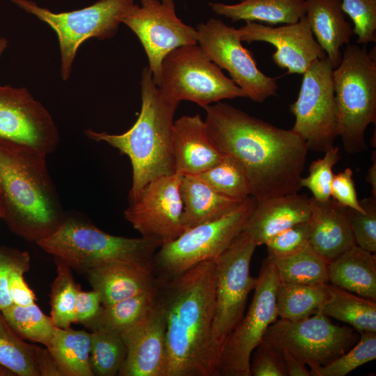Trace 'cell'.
Listing matches in <instances>:
<instances>
[{
	"label": "cell",
	"instance_id": "obj_1",
	"mask_svg": "<svg viewBox=\"0 0 376 376\" xmlns=\"http://www.w3.org/2000/svg\"><path fill=\"white\" fill-rule=\"evenodd\" d=\"M204 109L210 139L242 163L251 196L260 201L299 191L309 150L301 137L225 102Z\"/></svg>",
	"mask_w": 376,
	"mask_h": 376
},
{
	"label": "cell",
	"instance_id": "obj_2",
	"mask_svg": "<svg viewBox=\"0 0 376 376\" xmlns=\"http://www.w3.org/2000/svg\"><path fill=\"white\" fill-rule=\"evenodd\" d=\"M158 289L166 317V376H218L222 345L212 331L214 260L158 281Z\"/></svg>",
	"mask_w": 376,
	"mask_h": 376
},
{
	"label": "cell",
	"instance_id": "obj_3",
	"mask_svg": "<svg viewBox=\"0 0 376 376\" xmlns=\"http://www.w3.org/2000/svg\"><path fill=\"white\" fill-rule=\"evenodd\" d=\"M46 155L0 144V203L10 230L29 242L53 233L65 213L51 178Z\"/></svg>",
	"mask_w": 376,
	"mask_h": 376
},
{
	"label": "cell",
	"instance_id": "obj_4",
	"mask_svg": "<svg viewBox=\"0 0 376 376\" xmlns=\"http://www.w3.org/2000/svg\"><path fill=\"white\" fill-rule=\"evenodd\" d=\"M141 86V111L130 129L120 134L91 129L84 131L88 138L104 141L129 157L132 168L130 203L136 201L152 180L175 173L171 135L174 115L180 103L162 94L148 66L142 70Z\"/></svg>",
	"mask_w": 376,
	"mask_h": 376
},
{
	"label": "cell",
	"instance_id": "obj_5",
	"mask_svg": "<svg viewBox=\"0 0 376 376\" xmlns=\"http://www.w3.org/2000/svg\"><path fill=\"white\" fill-rule=\"evenodd\" d=\"M43 251L79 271L109 264H124L152 273L157 240L116 236L81 216L67 215L49 236L36 242Z\"/></svg>",
	"mask_w": 376,
	"mask_h": 376
},
{
	"label": "cell",
	"instance_id": "obj_6",
	"mask_svg": "<svg viewBox=\"0 0 376 376\" xmlns=\"http://www.w3.org/2000/svg\"><path fill=\"white\" fill-rule=\"evenodd\" d=\"M338 136L349 154L366 149L364 134L376 121V48L348 44L333 70Z\"/></svg>",
	"mask_w": 376,
	"mask_h": 376
},
{
	"label": "cell",
	"instance_id": "obj_7",
	"mask_svg": "<svg viewBox=\"0 0 376 376\" xmlns=\"http://www.w3.org/2000/svg\"><path fill=\"white\" fill-rule=\"evenodd\" d=\"M256 201L250 196L224 216L189 228L162 244L153 258L155 279L169 281L201 263L215 260L243 230Z\"/></svg>",
	"mask_w": 376,
	"mask_h": 376
},
{
	"label": "cell",
	"instance_id": "obj_8",
	"mask_svg": "<svg viewBox=\"0 0 376 376\" xmlns=\"http://www.w3.org/2000/svg\"><path fill=\"white\" fill-rule=\"evenodd\" d=\"M10 1L56 32L61 52V75L67 81L80 45L91 38H113L134 0H99L84 8L63 13H54L32 0Z\"/></svg>",
	"mask_w": 376,
	"mask_h": 376
},
{
	"label": "cell",
	"instance_id": "obj_9",
	"mask_svg": "<svg viewBox=\"0 0 376 376\" xmlns=\"http://www.w3.org/2000/svg\"><path fill=\"white\" fill-rule=\"evenodd\" d=\"M158 87L169 100H189L203 108L225 99L246 97L198 44L181 46L165 56Z\"/></svg>",
	"mask_w": 376,
	"mask_h": 376
},
{
	"label": "cell",
	"instance_id": "obj_10",
	"mask_svg": "<svg viewBox=\"0 0 376 376\" xmlns=\"http://www.w3.org/2000/svg\"><path fill=\"white\" fill-rule=\"evenodd\" d=\"M333 70L327 57L312 63L302 74L297 99L290 105L295 118L291 130L315 152H324L334 147L338 136Z\"/></svg>",
	"mask_w": 376,
	"mask_h": 376
},
{
	"label": "cell",
	"instance_id": "obj_11",
	"mask_svg": "<svg viewBox=\"0 0 376 376\" xmlns=\"http://www.w3.org/2000/svg\"><path fill=\"white\" fill-rule=\"evenodd\" d=\"M279 282L275 267L267 257L263 261L246 315L223 343L218 376H251V354L268 327L279 318L276 297Z\"/></svg>",
	"mask_w": 376,
	"mask_h": 376
},
{
	"label": "cell",
	"instance_id": "obj_12",
	"mask_svg": "<svg viewBox=\"0 0 376 376\" xmlns=\"http://www.w3.org/2000/svg\"><path fill=\"white\" fill-rule=\"evenodd\" d=\"M357 338L353 329L334 324L320 311L297 321L277 319L263 339L285 349L311 368V375L349 350Z\"/></svg>",
	"mask_w": 376,
	"mask_h": 376
},
{
	"label": "cell",
	"instance_id": "obj_13",
	"mask_svg": "<svg viewBox=\"0 0 376 376\" xmlns=\"http://www.w3.org/2000/svg\"><path fill=\"white\" fill-rule=\"evenodd\" d=\"M257 245L242 231L214 260L215 302L213 335L223 343L244 315L249 293L257 278L250 274L251 261Z\"/></svg>",
	"mask_w": 376,
	"mask_h": 376
},
{
	"label": "cell",
	"instance_id": "obj_14",
	"mask_svg": "<svg viewBox=\"0 0 376 376\" xmlns=\"http://www.w3.org/2000/svg\"><path fill=\"white\" fill-rule=\"evenodd\" d=\"M196 29L197 44L204 54L221 69L228 72L246 97L263 103L276 94V79L258 68L251 52L242 45L237 29L211 18L206 23L198 24Z\"/></svg>",
	"mask_w": 376,
	"mask_h": 376
},
{
	"label": "cell",
	"instance_id": "obj_15",
	"mask_svg": "<svg viewBox=\"0 0 376 376\" xmlns=\"http://www.w3.org/2000/svg\"><path fill=\"white\" fill-rule=\"evenodd\" d=\"M122 19L139 39L147 55L155 84L162 81V62L178 47L197 44V32L176 15L174 0H140Z\"/></svg>",
	"mask_w": 376,
	"mask_h": 376
},
{
	"label": "cell",
	"instance_id": "obj_16",
	"mask_svg": "<svg viewBox=\"0 0 376 376\" xmlns=\"http://www.w3.org/2000/svg\"><path fill=\"white\" fill-rule=\"evenodd\" d=\"M59 141L51 114L26 88L0 85V144L47 156L56 150Z\"/></svg>",
	"mask_w": 376,
	"mask_h": 376
},
{
	"label": "cell",
	"instance_id": "obj_17",
	"mask_svg": "<svg viewBox=\"0 0 376 376\" xmlns=\"http://www.w3.org/2000/svg\"><path fill=\"white\" fill-rule=\"evenodd\" d=\"M182 175L173 173L149 182L124 211L125 219L142 237L166 244L184 231Z\"/></svg>",
	"mask_w": 376,
	"mask_h": 376
},
{
	"label": "cell",
	"instance_id": "obj_18",
	"mask_svg": "<svg viewBox=\"0 0 376 376\" xmlns=\"http://www.w3.org/2000/svg\"><path fill=\"white\" fill-rule=\"evenodd\" d=\"M237 29L242 42H265L273 45L276 51L273 62L288 74H304L318 59L327 57L315 40L306 15L297 22L274 27L254 22Z\"/></svg>",
	"mask_w": 376,
	"mask_h": 376
},
{
	"label": "cell",
	"instance_id": "obj_19",
	"mask_svg": "<svg viewBox=\"0 0 376 376\" xmlns=\"http://www.w3.org/2000/svg\"><path fill=\"white\" fill-rule=\"evenodd\" d=\"M120 334L126 357L118 375L166 376V317L159 289L148 313Z\"/></svg>",
	"mask_w": 376,
	"mask_h": 376
},
{
	"label": "cell",
	"instance_id": "obj_20",
	"mask_svg": "<svg viewBox=\"0 0 376 376\" xmlns=\"http://www.w3.org/2000/svg\"><path fill=\"white\" fill-rule=\"evenodd\" d=\"M171 148L175 173L182 175H199L219 163L224 156L198 113L182 116L174 121Z\"/></svg>",
	"mask_w": 376,
	"mask_h": 376
},
{
	"label": "cell",
	"instance_id": "obj_21",
	"mask_svg": "<svg viewBox=\"0 0 376 376\" xmlns=\"http://www.w3.org/2000/svg\"><path fill=\"white\" fill-rule=\"evenodd\" d=\"M311 210V198L298 192L257 201L243 231L257 246L265 245L284 230L299 223L308 221Z\"/></svg>",
	"mask_w": 376,
	"mask_h": 376
},
{
	"label": "cell",
	"instance_id": "obj_22",
	"mask_svg": "<svg viewBox=\"0 0 376 376\" xmlns=\"http://www.w3.org/2000/svg\"><path fill=\"white\" fill-rule=\"evenodd\" d=\"M310 245L328 264L357 245L346 207L311 198Z\"/></svg>",
	"mask_w": 376,
	"mask_h": 376
},
{
	"label": "cell",
	"instance_id": "obj_23",
	"mask_svg": "<svg viewBox=\"0 0 376 376\" xmlns=\"http://www.w3.org/2000/svg\"><path fill=\"white\" fill-rule=\"evenodd\" d=\"M84 272L103 306L152 291L158 284L152 273L124 264L97 266Z\"/></svg>",
	"mask_w": 376,
	"mask_h": 376
},
{
	"label": "cell",
	"instance_id": "obj_24",
	"mask_svg": "<svg viewBox=\"0 0 376 376\" xmlns=\"http://www.w3.org/2000/svg\"><path fill=\"white\" fill-rule=\"evenodd\" d=\"M304 1L312 33L334 69L342 59L341 47L350 44L354 34L341 9V0Z\"/></svg>",
	"mask_w": 376,
	"mask_h": 376
},
{
	"label": "cell",
	"instance_id": "obj_25",
	"mask_svg": "<svg viewBox=\"0 0 376 376\" xmlns=\"http://www.w3.org/2000/svg\"><path fill=\"white\" fill-rule=\"evenodd\" d=\"M0 365L18 376H61L47 348L25 342L10 327L1 311Z\"/></svg>",
	"mask_w": 376,
	"mask_h": 376
},
{
	"label": "cell",
	"instance_id": "obj_26",
	"mask_svg": "<svg viewBox=\"0 0 376 376\" xmlns=\"http://www.w3.org/2000/svg\"><path fill=\"white\" fill-rule=\"evenodd\" d=\"M180 192L183 204L182 225L185 230L219 219L244 201L228 198L218 193L198 175H183Z\"/></svg>",
	"mask_w": 376,
	"mask_h": 376
},
{
	"label": "cell",
	"instance_id": "obj_27",
	"mask_svg": "<svg viewBox=\"0 0 376 376\" xmlns=\"http://www.w3.org/2000/svg\"><path fill=\"white\" fill-rule=\"evenodd\" d=\"M329 281L340 288L376 301V256L357 245L329 264Z\"/></svg>",
	"mask_w": 376,
	"mask_h": 376
},
{
	"label": "cell",
	"instance_id": "obj_28",
	"mask_svg": "<svg viewBox=\"0 0 376 376\" xmlns=\"http://www.w3.org/2000/svg\"><path fill=\"white\" fill-rule=\"evenodd\" d=\"M212 10L233 22L292 24L305 15L304 0H240L235 4L210 3Z\"/></svg>",
	"mask_w": 376,
	"mask_h": 376
},
{
	"label": "cell",
	"instance_id": "obj_29",
	"mask_svg": "<svg viewBox=\"0 0 376 376\" xmlns=\"http://www.w3.org/2000/svg\"><path fill=\"white\" fill-rule=\"evenodd\" d=\"M91 333L55 327L47 350L61 376H93L90 363Z\"/></svg>",
	"mask_w": 376,
	"mask_h": 376
},
{
	"label": "cell",
	"instance_id": "obj_30",
	"mask_svg": "<svg viewBox=\"0 0 376 376\" xmlns=\"http://www.w3.org/2000/svg\"><path fill=\"white\" fill-rule=\"evenodd\" d=\"M329 297L320 312L352 325L359 333L376 332V301L329 284Z\"/></svg>",
	"mask_w": 376,
	"mask_h": 376
},
{
	"label": "cell",
	"instance_id": "obj_31",
	"mask_svg": "<svg viewBox=\"0 0 376 376\" xmlns=\"http://www.w3.org/2000/svg\"><path fill=\"white\" fill-rule=\"evenodd\" d=\"M328 283L279 282L276 297L279 319L297 321L318 312L329 297Z\"/></svg>",
	"mask_w": 376,
	"mask_h": 376
},
{
	"label": "cell",
	"instance_id": "obj_32",
	"mask_svg": "<svg viewBox=\"0 0 376 376\" xmlns=\"http://www.w3.org/2000/svg\"><path fill=\"white\" fill-rule=\"evenodd\" d=\"M267 258L274 265L280 282L294 284L329 283V264L310 244L288 257Z\"/></svg>",
	"mask_w": 376,
	"mask_h": 376
},
{
	"label": "cell",
	"instance_id": "obj_33",
	"mask_svg": "<svg viewBox=\"0 0 376 376\" xmlns=\"http://www.w3.org/2000/svg\"><path fill=\"white\" fill-rule=\"evenodd\" d=\"M158 284L155 290L123 299L111 305L103 306L101 312L89 328L104 327L118 333L141 320L155 303Z\"/></svg>",
	"mask_w": 376,
	"mask_h": 376
},
{
	"label": "cell",
	"instance_id": "obj_34",
	"mask_svg": "<svg viewBox=\"0 0 376 376\" xmlns=\"http://www.w3.org/2000/svg\"><path fill=\"white\" fill-rule=\"evenodd\" d=\"M91 331L90 363L93 375H118L126 357L120 333L101 327Z\"/></svg>",
	"mask_w": 376,
	"mask_h": 376
},
{
	"label": "cell",
	"instance_id": "obj_35",
	"mask_svg": "<svg viewBox=\"0 0 376 376\" xmlns=\"http://www.w3.org/2000/svg\"><path fill=\"white\" fill-rule=\"evenodd\" d=\"M1 312L10 327L22 338L46 347L49 345L55 326L36 302L26 306L13 304Z\"/></svg>",
	"mask_w": 376,
	"mask_h": 376
},
{
	"label": "cell",
	"instance_id": "obj_36",
	"mask_svg": "<svg viewBox=\"0 0 376 376\" xmlns=\"http://www.w3.org/2000/svg\"><path fill=\"white\" fill-rule=\"evenodd\" d=\"M198 175L216 191L228 198L244 201L251 196L246 170L230 155L224 154L219 163Z\"/></svg>",
	"mask_w": 376,
	"mask_h": 376
},
{
	"label": "cell",
	"instance_id": "obj_37",
	"mask_svg": "<svg viewBox=\"0 0 376 376\" xmlns=\"http://www.w3.org/2000/svg\"><path fill=\"white\" fill-rule=\"evenodd\" d=\"M56 276L51 284L50 318L55 327L66 329L75 323V307L79 283L65 264L55 261Z\"/></svg>",
	"mask_w": 376,
	"mask_h": 376
},
{
	"label": "cell",
	"instance_id": "obj_38",
	"mask_svg": "<svg viewBox=\"0 0 376 376\" xmlns=\"http://www.w3.org/2000/svg\"><path fill=\"white\" fill-rule=\"evenodd\" d=\"M358 343L331 362L320 367L312 376H345L376 358V332H361Z\"/></svg>",
	"mask_w": 376,
	"mask_h": 376
},
{
	"label": "cell",
	"instance_id": "obj_39",
	"mask_svg": "<svg viewBox=\"0 0 376 376\" xmlns=\"http://www.w3.org/2000/svg\"><path fill=\"white\" fill-rule=\"evenodd\" d=\"M340 158V150L333 147L324 152L323 157L313 162L309 173L300 179L301 188L306 187L313 194V198L320 201L331 199V188L334 178L333 168Z\"/></svg>",
	"mask_w": 376,
	"mask_h": 376
},
{
	"label": "cell",
	"instance_id": "obj_40",
	"mask_svg": "<svg viewBox=\"0 0 376 376\" xmlns=\"http://www.w3.org/2000/svg\"><path fill=\"white\" fill-rule=\"evenodd\" d=\"M341 9L353 22L358 44L376 41V0H342Z\"/></svg>",
	"mask_w": 376,
	"mask_h": 376
},
{
	"label": "cell",
	"instance_id": "obj_41",
	"mask_svg": "<svg viewBox=\"0 0 376 376\" xmlns=\"http://www.w3.org/2000/svg\"><path fill=\"white\" fill-rule=\"evenodd\" d=\"M364 212L346 207L347 215L358 246L372 253L376 252V198L371 196L360 201Z\"/></svg>",
	"mask_w": 376,
	"mask_h": 376
},
{
	"label": "cell",
	"instance_id": "obj_42",
	"mask_svg": "<svg viewBox=\"0 0 376 376\" xmlns=\"http://www.w3.org/2000/svg\"><path fill=\"white\" fill-rule=\"evenodd\" d=\"M309 244L310 224L309 221H305L276 234L265 245L268 257L283 258L301 251Z\"/></svg>",
	"mask_w": 376,
	"mask_h": 376
},
{
	"label": "cell",
	"instance_id": "obj_43",
	"mask_svg": "<svg viewBox=\"0 0 376 376\" xmlns=\"http://www.w3.org/2000/svg\"><path fill=\"white\" fill-rule=\"evenodd\" d=\"M251 376H287L280 351L262 340L250 359Z\"/></svg>",
	"mask_w": 376,
	"mask_h": 376
},
{
	"label": "cell",
	"instance_id": "obj_44",
	"mask_svg": "<svg viewBox=\"0 0 376 376\" xmlns=\"http://www.w3.org/2000/svg\"><path fill=\"white\" fill-rule=\"evenodd\" d=\"M31 258L27 251L0 247V311L13 304L8 292V279L15 269L29 271Z\"/></svg>",
	"mask_w": 376,
	"mask_h": 376
},
{
	"label": "cell",
	"instance_id": "obj_45",
	"mask_svg": "<svg viewBox=\"0 0 376 376\" xmlns=\"http://www.w3.org/2000/svg\"><path fill=\"white\" fill-rule=\"evenodd\" d=\"M352 174L350 168L334 174L331 183V197L342 207L364 212L365 210L357 197Z\"/></svg>",
	"mask_w": 376,
	"mask_h": 376
},
{
	"label": "cell",
	"instance_id": "obj_46",
	"mask_svg": "<svg viewBox=\"0 0 376 376\" xmlns=\"http://www.w3.org/2000/svg\"><path fill=\"white\" fill-rule=\"evenodd\" d=\"M102 308L100 295L92 290L84 291L79 286L75 307V323L89 329L99 316Z\"/></svg>",
	"mask_w": 376,
	"mask_h": 376
},
{
	"label": "cell",
	"instance_id": "obj_47",
	"mask_svg": "<svg viewBox=\"0 0 376 376\" xmlns=\"http://www.w3.org/2000/svg\"><path fill=\"white\" fill-rule=\"evenodd\" d=\"M24 269H15L8 279V292L13 304L26 306L36 302V297L24 279Z\"/></svg>",
	"mask_w": 376,
	"mask_h": 376
},
{
	"label": "cell",
	"instance_id": "obj_48",
	"mask_svg": "<svg viewBox=\"0 0 376 376\" xmlns=\"http://www.w3.org/2000/svg\"><path fill=\"white\" fill-rule=\"evenodd\" d=\"M278 350L281 354L287 376H311V371L304 362L285 349Z\"/></svg>",
	"mask_w": 376,
	"mask_h": 376
},
{
	"label": "cell",
	"instance_id": "obj_49",
	"mask_svg": "<svg viewBox=\"0 0 376 376\" xmlns=\"http://www.w3.org/2000/svg\"><path fill=\"white\" fill-rule=\"evenodd\" d=\"M374 159H373V164L368 170V173L366 177L367 182H368L372 187L373 196L376 198V155L374 152Z\"/></svg>",
	"mask_w": 376,
	"mask_h": 376
},
{
	"label": "cell",
	"instance_id": "obj_50",
	"mask_svg": "<svg viewBox=\"0 0 376 376\" xmlns=\"http://www.w3.org/2000/svg\"><path fill=\"white\" fill-rule=\"evenodd\" d=\"M8 45V40L6 38L0 37V58Z\"/></svg>",
	"mask_w": 376,
	"mask_h": 376
},
{
	"label": "cell",
	"instance_id": "obj_51",
	"mask_svg": "<svg viewBox=\"0 0 376 376\" xmlns=\"http://www.w3.org/2000/svg\"><path fill=\"white\" fill-rule=\"evenodd\" d=\"M15 375L10 370L0 365V376H13Z\"/></svg>",
	"mask_w": 376,
	"mask_h": 376
},
{
	"label": "cell",
	"instance_id": "obj_52",
	"mask_svg": "<svg viewBox=\"0 0 376 376\" xmlns=\"http://www.w3.org/2000/svg\"><path fill=\"white\" fill-rule=\"evenodd\" d=\"M0 219H2V210H1V203H0Z\"/></svg>",
	"mask_w": 376,
	"mask_h": 376
}]
</instances>
